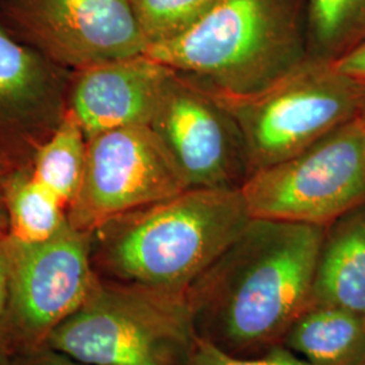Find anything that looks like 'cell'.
Masks as SVG:
<instances>
[{"mask_svg": "<svg viewBox=\"0 0 365 365\" xmlns=\"http://www.w3.org/2000/svg\"><path fill=\"white\" fill-rule=\"evenodd\" d=\"M313 304L365 314V205L325 229L314 274Z\"/></svg>", "mask_w": 365, "mask_h": 365, "instance_id": "obj_13", "label": "cell"}, {"mask_svg": "<svg viewBox=\"0 0 365 365\" xmlns=\"http://www.w3.org/2000/svg\"><path fill=\"white\" fill-rule=\"evenodd\" d=\"M170 73L146 54L73 71L68 108L87 140L120 128L149 126Z\"/></svg>", "mask_w": 365, "mask_h": 365, "instance_id": "obj_12", "label": "cell"}, {"mask_svg": "<svg viewBox=\"0 0 365 365\" xmlns=\"http://www.w3.org/2000/svg\"><path fill=\"white\" fill-rule=\"evenodd\" d=\"M188 365H313L284 345H277L268 352L252 357H240L225 352L209 341L197 336Z\"/></svg>", "mask_w": 365, "mask_h": 365, "instance_id": "obj_19", "label": "cell"}, {"mask_svg": "<svg viewBox=\"0 0 365 365\" xmlns=\"http://www.w3.org/2000/svg\"><path fill=\"white\" fill-rule=\"evenodd\" d=\"M188 188H241L248 158L238 128L207 90L172 69L149 125Z\"/></svg>", "mask_w": 365, "mask_h": 365, "instance_id": "obj_10", "label": "cell"}, {"mask_svg": "<svg viewBox=\"0 0 365 365\" xmlns=\"http://www.w3.org/2000/svg\"><path fill=\"white\" fill-rule=\"evenodd\" d=\"M241 194L255 220L327 227L365 205V158L357 117L295 156L249 175Z\"/></svg>", "mask_w": 365, "mask_h": 365, "instance_id": "obj_6", "label": "cell"}, {"mask_svg": "<svg viewBox=\"0 0 365 365\" xmlns=\"http://www.w3.org/2000/svg\"><path fill=\"white\" fill-rule=\"evenodd\" d=\"M10 299V250L9 238L0 241V331L4 324Z\"/></svg>", "mask_w": 365, "mask_h": 365, "instance_id": "obj_21", "label": "cell"}, {"mask_svg": "<svg viewBox=\"0 0 365 365\" xmlns=\"http://www.w3.org/2000/svg\"><path fill=\"white\" fill-rule=\"evenodd\" d=\"M357 120H359L360 131H361V140H363V150H364L365 158V103L364 106H363V108L360 110L359 115H357Z\"/></svg>", "mask_w": 365, "mask_h": 365, "instance_id": "obj_25", "label": "cell"}, {"mask_svg": "<svg viewBox=\"0 0 365 365\" xmlns=\"http://www.w3.org/2000/svg\"><path fill=\"white\" fill-rule=\"evenodd\" d=\"M283 345L313 365H360L365 314L313 304L289 327Z\"/></svg>", "mask_w": 365, "mask_h": 365, "instance_id": "obj_14", "label": "cell"}, {"mask_svg": "<svg viewBox=\"0 0 365 365\" xmlns=\"http://www.w3.org/2000/svg\"><path fill=\"white\" fill-rule=\"evenodd\" d=\"M185 190L182 172L150 126L105 131L87 140L84 173L68 221L90 233L117 215Z\"/></svg>", "mask_w": 365, "mask_h": 365, "instance_id": "obj_8", "label": "cell"}, {"mask_svg": "<svg viewBox=\"0 0 365 365\" xmlns=\"http://www.w3.org/2000/svg\"><path fill=\"white\" fill-rule=\"evenodd\" d=\"M210 93L238 128L249 175L298 155L357 117L365 103V87L312 57L261 91Z\"/></svg>", "mask_w": 365, "mask_h": 365, "instance_id": "obj_5", "label": "cell"}, {"mask_svg": "<svg viewBox=\"0 0 365 365\" xmlns=\"http://www.w3.org/2000/svg\"><path fill=\"white\" fill-rule=\"evenodd\" d=\"M15 170L16 167H14L13 164H10L6 158L0 156V241L9 238L10 235L9 214H7V203H6V188H7L9 178Z\"/></svg>", "mask_w": 365, "mask_h": 365, "instance_id": "obj_23", "label": "cell"}, {"mask_svg": "<svg viewBox=\"0 0 365 365\" xmlns=\"http://www.w3.org/2000/svg\"><path fill=\"white\" fill-rule=\"evenodd\" d=\"M309 57L336 63L365 41V0H306Z\"/></svg>", "mask_w": 365, "mask_h": 365, "instance_id": "obj_17", "label": "cell"}, {"mask_svg": "<svg viewBox=\"0 0 365 365\" xmlns=\"http://www.w3.org/2000/svg\"><path fill=\"white\" fill-rule=\"evenodd\" d=\"M325 229L252 218L187 289L197 336L240 357L283 345L312 304Z\"/></svg>", "mask_w": 365, "mask_h": 365, "instance_id": "obj_1", "label": "cell"}, {"mask_svg": "<svg viewBox=\"0 0 365 365\" xmlns=\"http://www.w3.org/2000/svg\"><path fill=\"white\" fill-rule=\"evenodd\" d=\"M72 71L36 51L0 21V156L26 167L68 111Z\"/></svg>", "mask_w": 365, "mask_h": 365, "instance_id": "obj_11", "label": "cell"}, {"mask_svg": "<svg viewBox=\"0 0 365 365\" xmlns=\"http://www.w3.org/2000/svg\"><path fill=\"white\" fill-rule=\"evenodd\" d=\"M0 365H13V353L0 341Z\"/></svg>", "mask_w": 365, "mask_h": 365, "instance_id": "obj_24", "label": "cell"}, {"mask_svg": "<svg viewBox=\"0 0 365 365\" xmlns=\"http://www.w3.org/2000/svg\"><path fill=\"white\" fill-rule=\"evenodd\" d=\"M144 54L222 95H250L309 57L306 0H220L178 38Z\"/></svg>", "mask_w": 365, "mask_h": 365, "instance_id": "obj_3", "label": "cell"}, {"mask_svg": "<svg viewBox=\"0 0 365 365\" xmlns=\"http://www.w3.org/2000/svg\"><path fill=\"white\" fill-rule=\"evenodd\" d=\"M0 21L72 72L148 48L131 0H4Z\"/></svg>", "mask_w": 365, "mask_h": 365, "instance_id": "obj_9", "label": "cell"}, {"mask_svg": "<svg viewBox=\"0 0 365 365\" xmlns=\"http://www.w3.org/2000/svg\"><path fill=\"white\" fill-rule=\"evenodd\" d=\"M220 0H131L149 45L178 38L196 26Z\"/></svg>", "mask_w": 365, "mask_h": 365, "instance_id": "obj_18", "label": "cell"}, {"mask_svg": "<svg viewBox=\"0 0 365 365\" xmlns=\"http://www.w3.org/2000/svg\"><path fill=\"white\" fill-rule=\"evenodd\" d=\"M196 339L187 292L99 277L43 346L95 365H188Z\"/></svg>", "mask_w": 365, "mask_h": 365, "instance_id": "obj_4", "label": "cell"}, {"mask_svg": "<svg viewBox=\"0 0 365 365\" xmlns=\"http://www.w3.org/2000/svg\"><path fill=\"white\" fill-rule=\"evenodd\" d=\"M342 73L360 83L365 87V41L360 43L354 51L333 63Z\"/></svg>", "mask_w": 365, "mask_h": 365, "instance_id": "obj_22", "label": "cell"}, {"mask_svg": "<svg viewBox=\"0 0 365 365\" xmlns=\"http://www.w3.org/2000/svg\"><path fill=\"white\" fill-rule=\"evenodd\" d=\"M252 221L240 188H188L90 232L99 277L187 292Z\"/></svg>", "mask_w": 365, "mask_h": 365, "instance_id": "obj_2", "label": "cell"}, {"mask_svg": "<svg viewBox=\"0 0 365 365\" xmlns=\"http://www.w3.org/2000/svg\"><path fill=\"white\" fill-rule=\"evenodd\" d=\"M10 299L0 341L15 354L43 346L99 280L90 233L66 226L52 238L24 244L9 237Z\"/></svg>", "mask_w": 365, "mask_h": 365, "instance_id": "obj_7", "label": "cell"}, {"mask_svg": "<svg viewBox=\"0 0 365 365\" xmlns=\"http://www.w3.org/2000/svg\"><path fill=\"white\" fill-rule=\"evenodd\" d=\"M360 365H365V360H364V361H363V363H361V364H360Z\"/></svg>", "mask_w": 365, "mask_h": 365, "instance_id": "obj_26", "label": "cell"}, {"mask_svg": "<svg viewBox=\"0 0 365 365\" xmlns=\"http://www.w3.org/2000/svg\"><path fill=\"white\" fill-rule=\"evenodd\" d=\"M86 155V134L68 108L60 126L39 146L31 160L33 176L61 202L66 211L78 195Z\"/></svg>", "mask_w": 365, "mask_h": 365, "instance_id": "obj_16", "label": "cell"}, {"mask_svg": "<svg viewBox=\"0 0 365 365\" xmlns=\"http://www.w3.org/2000/svg\"><path fill=\"white\" fill-rule=\"evenodd\" d=\"M10 238L37 244L52 238L68 223L61 202L33 176L31 167L13 170L6 188Z\"/></svg>", "mask_w": 365, "mask_h": 365, "instance_id": "obj_15", "label": "cell"}, {"mask_svg": "<svg viewBox=\"0 0 365 365\" xmlns=\"http://www.w3.org/2000/svg\"><path fill=\"white\" fill-rule=\"evenodd\" d=\"M13 365H95L69 357L64 353L39 346L13 354Z\"/></svg>", "mask_w": 365, "mask_h": 365, "instance_id": "obj_20", "label": "cell"}]
</instances>
